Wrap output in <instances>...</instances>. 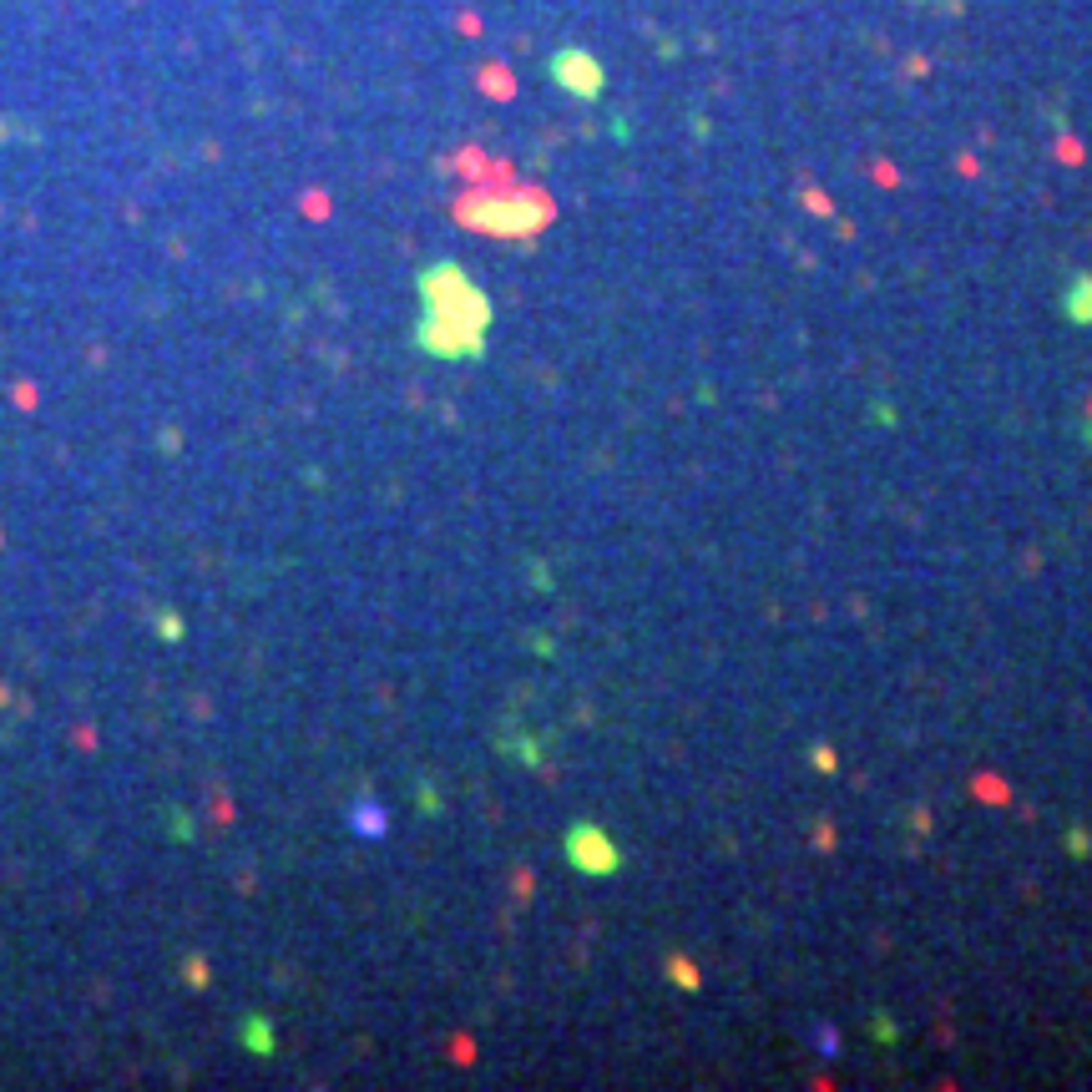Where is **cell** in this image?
Returning a JSON list of instances; mask_svg holds the SVG:
<instances>
[{
  "label": "cell",
  "mask_w": 1092,
  "mask_h": 1092,
  "mask_svg": "<svg viewBox=\"0 0 1092 1092\" xmlns=\"http://www.w3.org/2000/svg\"><path fill=\"white\" fill-rule=\"evenodd\" d=\"M420 288V324H415V349L430 360H481L486 354V329H491V299L486 288L465 279L456 263H430L415 279Z\"/></svg>",
  "instance_id": "cell-1"
},
{
  "label": "cell",
  "mask_w": 1092,
  "mask_h": 1092,
  "mask_svg": "<svg viewBox=\"0 0 1092 1092\" xmlns=\"http://www.w3.org/2000/svg\"><path fill=\"white\" fill-rule=\"evenodd\" d=\"M456 218L476 233H496V239H531L551 223V202L542 193H526V188H511V193H470L456 202Z\"/></svg>",
  "instance_id": "cell-2"
},
{
  "label": "cell",
  "mask_w": 1092,
  "mask_h": 1092,
  "mask_svg": "<svg viewBox=\"0 0 1092 1092\" xmlns=\"http://www.w3.org/2000/svg\"><path fill=\"white\" fill-rule=\"evenodd\" d=\"M562 850H567V860L582 870V875H592V880H602V875H617L623 870V845H617L602 824H572L567 830V840H562Z\"/></svg>",
  "instance_id": "cell-3"
},
{
  "label": "cell",
  "mask_w": 1092,
  "mask_h": 1092,
  "mask_svg": "<svg viewBox=\"0 0 1092 1092\" xmlns=\"http://www.w3.org/2000/svg\"><path fill=\"white\" fill-rule=\"evenodd\" d=\"M551 76L567 86V92H577V97H597L602 92V71H597V62L587 51H562L551 62Z\"/></svg>",
  "instance_id": "cell-4"
},
{
  "label": "cell",
  "mask_w": 1092,
  "mask_h": 1092,
  "mask_svg": "<svg viewBox=\"0 0 1092 1092\" xmlns=\"http://www.w3.org/2000/svg\"><path fill=\"white\" fill-rule=\"evenodd\" d=\"M1062 314L1072 324H1092V279L1087 274H1072L1068 293H1062Z\"/></svg>",
  "instance_id": "cell-5"
},
{
  "label": "cell",
  "mask_w": 1092,
  "mask_h": 1092,
  "mask_svg": "<svg viewBox=\"0 0 1092 1092\" xmlns=\"http://www.w3.org/2000/svg\"><path fill=\"white\" fill-rule=\"evenodd\" d=\"M239 1037H243V1047L258 1052V1057H274V1047H279L269 1017H243V1022H239Z\"/></svg>",
  "instance_id": "cell-6"
},
{
  "label": "cell",
  "mask_w": 1092,
  "mask_h": 1092,
  "mask_svg": "<svg viewBox=\"0 0 1092 1092\" xmlns=\"http://www.w3.org/2000/svg\"><path fill=\"white\" fill-rule=\"evenodd\" d=\"M349 824H354V835H370V840H379L390 819H385V809H379V805H370V800H365V805H354V809H349Z\"/></svg>",
  "instance_id": "cell-7"
},
{
  "label": "cell",
  "mask_w": 1092,
  "mask_h": 1092,
  "mask_svg": "<svg viewBox=\"0 0 1092 1092\" xmlns=\"http://www.w3.org/2000/svg\"><path fill=\"white\" fill-rule=\"evenodd\" d=\"M167 824H172V840H193V819L183 809H167Z\"/></svg>",
  "instance_id": "cell-8"
},
{
  "label": "cell",
  "mask_w": 1092,
  "mask_h": 1092,
  "mask_svg": "<svg viewBox=\"0 0 1092 1092\" xmlns=\"http://www.w3.org/2000/svg\"><path fill=\"white\" fill-rule=\"evenodd\" d=\"M157 633H162L167 642H177V637H183V623H177V617L167 612V617H157Z\"/></svg>",
  "instance_id": "cell-9"
},
{
  "label": "cell",
  "mask_w": 1092,
  "mask_h": 1092,
  "mask_svg": "<svg viewBox=\"0 0 1092 1092\" xmlns=\"http://www.w3.org/2000/svg\"><path fill=\"white\" fill-rule=\"evenodd\" d=\"M673 977L683 982V986H698V971H693V966H683V961H673Z\"/></svg>",
  "instance_id": "cell-10"
},
{
  "label": "cell",
  "mask_w": 1092,
  "mask_h": 1092,
  "mask_svg": "<svg viewBox=\"0 0 1092 1092\" xmlns=\"http://www.w3.org/2000/svg\"><path fill=\"white\" fill-rule=\"evenodd\" d=\"M875 1042H895V1026H891V1017H875Z\"/></svg>",
  "instance_id": "cell-11"
}]
</instances>
